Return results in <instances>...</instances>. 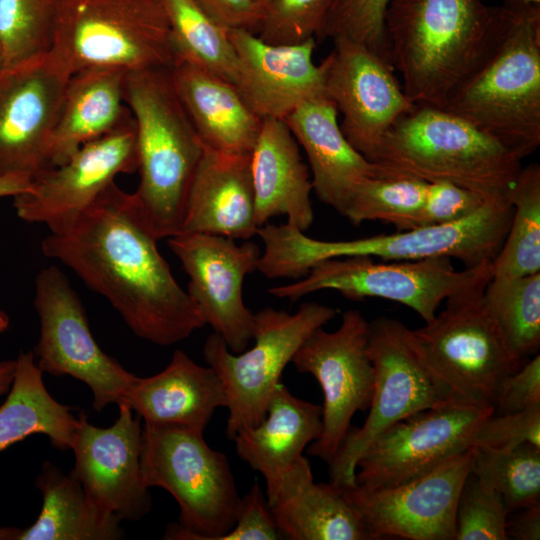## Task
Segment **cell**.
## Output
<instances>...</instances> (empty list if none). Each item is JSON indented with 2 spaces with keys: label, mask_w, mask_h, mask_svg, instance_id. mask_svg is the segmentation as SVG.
Listing matches in <instances>:
<instances>
[{
  "label": "cell",
  "mask_w": 540,
  "mask_h": 540,
  "mask_svg": "<svg viewBox=\"0 0 540 540\" xmlns=\"http://www.w3.org/2000/svg\"><path fill=\"white\" fill-rule=\"evenodd\" d=\"M158 240L134 193L113 182L78 217L49 232L41 250L106 298L136 336L170 346L205 322Z\"/></svg>",
  "instance_id": "1"
},
{
  "label": "cell",
  "mask_w": 540,
  "mask_h": 540,
  "mask_svg": "<svg viewBox=\"0 0 540 540\" xmlns=\"http://www.w3.org/2000/svg\"><path fill=\"white\" fill-rule=\"evenodd\" d=\"M510 2L391 0L385 14L390 63L416 106L443 109L500 45Z\"/></svg>",
  "instance_id": "2"
},
{
  "label": "cell",
  "mask_w": 540,
  "mask_h": 540,
  "mask_svg": "<svg viewBox=\"0 0 540 540\" xmlns=\"http://www.w3.org/2000/svg\"><path fill=\"white\" fill-rule=\"evenodd\" d=\"M512 214L511 200L490 199L471 215L453 223L341 241L314 239L288 223H266L257 230L264 244L257 270L268 279L299 280L321 261L350 256L386 261L448 257L461 261L467 268L493 263Z\"/></svg>",
  "instance_id": "3"
},
{
  "label": "cell",
  "mask_w": 540,
  "mask_h": 540,
  "mask_svg": "<svg viewBox=\"0 0 540 540\" xmlns=\"http://www.w3.org/2000/svg\"><path fill=\"white\" fill-rule=\"evenodd\" d=\"M124 100L136 127L139 185L134 193L158 239L181 233L185 204L204 152L170 69L127 72Z\"/></svg>",
  "instance_id": "4"
},
{
  "label": "cell",
  "mask_w": 540,
  "mask_h": 540,
  "mask_svg": "<svg viewBox=\"0 0 540 540\" xmlns=\"http://www.w3.org/2000/svg\"><path fill=\"white\" fill-rule=\"evenodd\" d=\"M521 161L457 115L416 105L388 130L372 160L383 175L449 182L485 199L508 200Z\"/></svg>",
  "instance_id": "5"
},
{
  "label": "cell",
  "mask_w": 540,
  "mask_h": 540,
  "mask_svg": "<svg viewBox=\"0 0 540 540\" xmlns=\"http://www.w3.org/2000/svg\"><path fill=\"white\" fill-rule=\"evenodd\" d=\"M510 3L500 45L443 109L522 160L540 145V4Z\"/></svg>",
  "instance_id": "6"
},
{
  "label": "cell",
  "mask_w": 540,
  "mask_h": 540,
  "mask_svg": "<svg viewBox=\"0 0 540 540\" xmlns=\"http://www.w3.org/2000/svg\"><path fill=\"white\" fill-rule=\"evenodd\" d=\"M488 282L448 298L425 326L408 329V338L444 401L494 410L502 383L520 366L486 309Z\"/></svg>",
  "instance_id": "7"
},
{
  "label": "cell",
  "mask_w": 540,
  "mask_h": 540,
  "mask_svg": "<svg viewBox=\"0 0 540 540\" xmlns=\"http://www.w3.org/2000/svg\"><path fill=\"white\" fill-rule=\"evenodd\" d=\"M140 468L148 488L166 490L179 506L164 539L220 540L234 527L240 496L231 466L202 431L144 422Z\"/></svg>",
  "instance_id": "8"
},
{
  "label": "cell",
  "mask_w": 540,
  "mask_h": 540,
  "mask_svg": "<svg viewBox=\"0 0 540 540\" xmlns=\"http://www.w3.org/2000/svg\"><path fill=\"white\" fill-rule=\"evenodd\" d=\"M49 53L71 75L92 67L170 69L175 62L158 0H59Z\"/></svg>",
  "instance_id": "9"
},
{
  "label": "cell",
  "mask_w": 540,
  "mask_h": 540,
  "mask_svg": "<svg viewBox=\"0 0 540 540\" xmlns=\"http://www.w3.org/2000/svg\"><path fill=\"white\" fill-rule=\"evenodd\" d=\"M337 310L316 302L300 304L290 314L267 307L254 313V346L240 353L229 350L215 332L205 340V362L220 378L227 397L226 435L233 440L242 429L258 424L281 382L283 370L306 339L333 318Z\"/></svg>",
  "instance_id": "10"
},
{
  "label": "cell",
  "mask_w": 540,
  "mask_h": 540,
  "mask_svg": "<svg viewBox=\"0 0 540 540\" xmlns=\"http://www.w3.org/2000/svg\"><path fill=\"white\" fill-rule=\"evenodd\" d=\"M492 275V263L459 271L448 257L376 262L371 256H350L321 261L303 278L272 287L269 294L291 302L327 289L350 300L382 298L409 307L426 323L443 301L488 282Z\"/></svg>",
  "instance_id": "11"
},
{
  "label": "cell",
  "mask_w": 540,
  "mask_h": 540,
  "mask_svg": "<svg viewBox=\"0 0 540 540\" xmlns=\"http://www.w3.org/2000/svg\"><path fill=\"white\" fill-rule=\"evenodd\" d=\"M33 304L40 321L33 353L42 372L82 381L90 388L98 412L125 403L137 375L100 348L81 299L57 266L38 272Z\"/></svg>",
  "instance_id": "12"
},
{
  "label": "cell",
  "mask_w": 540,
  "mask_h": 540,
  "mask_svg": "<svg viewBox=\"0 0 540 540\" xmlns=\"http://www.w3.org/2000/svg\"><path fill=\"white\" fill-rule=\"evenodd\" d=\"M402 322L379 317L369 322L368 351L374 367L369 413L361 427L350 428L329 465V483L355 485L356 463L369 445L397 421L444 401L415 354Z\"/></svg>",
  "instance_id": "13"
},
{
  "label": "cell",
  "mask_w": 540,
  "mask_h": 540,
  "mask_svg": "<svg viewBox=\"0 0 540 540\" xmlns=\"http://www.w3.org/2000/svg\"><path fill=\"white\" fill-rule=\"evenodd\" d=\"M369 322L357 309L342 314L339 328L315 330L292 359L301 373L311 374L321 386L322 432L307 454L329 464L344 442L356 412L369 408L374 367L368 351Z\"/></svg>",
  "instance_id": "14"
},
{
  "label": "cell",
  "mask_w": 540,
  "mask_h": 540,
  "mask_svg": "<svg viewBox=\"0 0 540 540\" xmlns=\"http://www.w3.org/2000/svg\"><path fill=\"white\" fill-rule=\"evenodd\" d=\"M493 413L491 408L444 402L397 421L381 433L358 459L356 484L387 488L430 472L472 449L474 431Z\"/></svg>",
  "instance_id": "15"
},
{
  "label": "cell",
  "mask_w": 540,
  "mask_h": 540,
  "mask_svg": "<svg viewBox=\"0 0 540 540\" xmlns=\"http://www.w3.org/2000/svg\"><path fill=\"white\" fill-rule=\"evenodd\" d=\"M473 448L409 482L387 488H338L372 540H455L456 509Z\"/></svg>",
  "instance_id": "16"
},
{
  "label": "cell",
  "mask_w": 540,
  "mask_h": 540,
  "mask_svg": "<svg viewBox=\"0 0 540 540\" xmlns=\"http://www.w3.org/2000/svg\"><path fill=\"white\" fill-rule=\"evenodd\" d=\"M332 42L320 63L325 95L342 116L345 138L372 162L388 130L415 105L379 55L347 38Z\"/></svg>",
  "instance_id": "17"
},
{
  "label": "cell",
  "mask_w": 540,
  "mask_h": 540,
  "mask_svg": "<svg viewBox=\"0 0 540 540\" xmlns=\"http://www.w3.org/2000/svg\"><path fill=\"white\" fill-rule=\"evenodd\" d=\"M136 127L132 115L112 132L90 141L64 163L50 166L15 195L18 217L55 231L78 217L119 174L137 171Z\"/></svg>",
  "instance_id": "18"
},
{
  "label": "cell",
  "mask_w": 540,
  "mask_h": 540,
  "mask_svg": "<svg viewBox=\"0 0 540 540\" xmlns=\"http://www.w3.org/2000/svg\"><path fill=\"white\" fill-rule=\"evenodd\" d=\"M189 277L187 293L205 325L212 327L233 353L252 339L254 313L245 305V277L257 270L260 248L253 242L204 233L183 232L167 239Z\"/></svg>",
  "instance_id": "19"
},
{
  "label": "cell",
  "mask_w": 540,
  "mask_h": 540,
  "mask_svg": "<svg viewBox=\"0 0 540 540\" xmlns=\"http://www.w3.org/2000/svg\"><path fill=\"white\" fill-rule=\"evenodd\" d=\"M71 74L50 53L0 71V177L32 179L50 149Z\"/></svg>",
  "instance_id": "20"
},
{
  "label": "cell",
  "mask_w": 540,
  "mask_h": 540,
  "mask_svg": "<svg viewBox=\"0 0 540 540\" xmlns=\"http://www.w3.org/2000/svg\"><path fill=\"white\" fill-rule=\"evenodd\" d=\"M115 422L101 428L79 415L71 473L88 496L121 521H139L151 510L152 499L140 468V417L126 403L118 405Z\"/></svg>",
  "instance_id": "21"
},
{
  "label": "cell",
  "mask_w": 540,
  "mask_h": 540,
  "mask_svg": "<svg viewBox=\"0 0 540 540\" xmlns=\"http://www.w3.org/2000/svg\"><path fill=\"white\" fill-rule=\"evenodd\" d=\"M228 36L236 56L232 84L260 119L284 120L303 102L326 96L322 66L313 61L315 38L273 45L245 29Z\"/></svg>",
  "instance_id": "22"
},
{
  "label": "cell",
  "mask_w": 540,
  "mask_h": 540,
  "mask_svg": "<svg viewBox=\"0 0 540 540\" xmlns=\"http://www.w3.org/2000/svg\"><path fill=\"white\" fill-rule=\"evenodd\" d=\"M284 121L307 156L316 196L345 216L357 189L382 168L348 142L326 96L303 102Z\"/></svg>",
  "instance_id": "23"
},
{
  "label": "cell",
  "mask_w": 540,
  "mask_h": 540,
  "mask_svg": "<svg viewBox=\"0 0 540 540\" xmlns=\"http://www.w3.org/2000/svg\"><path fill=\"white\" fill-rule=\"evenodd\" d=\"M257 230L250 154L205 147L188 191L181 233L248 240Z\"/></svg>",
  "instance_id": "24"
},
{
  "label": "cell",
  "mask_w": 540,
  "mask_h": 540,
  "mask_svg": "<svg viewBox=\"0 0 540 540\" xmlns=\"http://www.w3.org/2000/svg\"><path fill=\"white\" fill-rule=\"evenodd\" d=\"M250 170L258 228L286 216V223L305 232L314 220L313 185L299 144L284 120H262L250 153Z\"/></svg>",
  "instance_id": "25"
},
{
  "label": "cell",
  "mask_w": 540,
  "mask_h": 540,
  "mask_svg": "<svg viewBox=\"0 0 540 540\" xmlns=\"http://www.w3.org/2000/svg\"><path fill=\"white\" fill-rule=\"evenodd\" d=\"M322 428V406L294 396L280 382L263 419L240 430L233 441L239 458L264 477L268 496L320 436Z\"/></svg>",
  "instance_id": "26"
},
{
  "label": "cell",
  "mask_w": 540,
  "mask_h": 540,
  "mask_svg": "<svg viewBox=\"0 0 540 540\" xmlns=\"http://www.w3.org/2000/svg\"><path fill=\"white\" fill-rule=\"evenodd\" d=\"M125 403L146 423L181 425L204 432L214 412L226 408L227 397L211 367L198 365L177 349L161 372L137 376Z\"/></svg>",
  "instance_id": "27"
},
{
  "label": "cell",
  "mask_w": 540,
  "mask_h": 540,
  "mask_svg": "<svg viewBox=\"0 0 540 540\" xmlns=\"http://www.w3.org/2000/svg\"><path fill=\"white\" fill-rule=\"evenodd\" d=\"M170 74L205 147L228 154L251 153L262 119L231 82L188 62H176Z\"/></svg>",
  "instance_id": "28"
},
{
  "label": "cell",
  "mask_w": 540,
  "mask_h": 540,
  "mask_svg": "<svg viewBox=\"0 0 540 540\" xmlns=\"http://www.w3.org/2000/svg\"><path fill=\"white\" fill-rule=\"evenodd\" d=\"M126 74L119 68L92 67L70 76L53 132L50 166L64 163L131 116L124 100Z\"/></svg>",
  "instance_id": "29"
},
{
  "label": "cell",
  "mask_w": 540,
  "mask_h": 540,
  "mask_svg": "<svg viewBox=\"0 0 540 540\" xmlns=\"http://www.w3.org/2000/svg\"><path fill=\"white\" fill-rule=\"evenodd\" d=\"M42 494L36 521L21 531L18 540H116L125 537L121 520L85 492L70 472L49 461L35 481Z\"/></svg>",
  "instance_id": "30"
},
{
  "label": "cell",
  "mask_w": 540,
  "mask_h": 540,
  "mask_svg": "<svg viewBox=\"0 0 540 540\" xmlns=\"http://www.w3.org/2000/svg\"><path fill=\"white\" fill-rule=\"evenodd\" d=\"M8 392L0 406V452L33 434L46 435L56 449H72L79 417L50 395L33 351L19 354Z\"/></svg>",
  "instance_id": "31"
},
{
  "label": "cell",
  "mask_w": 540,
  "mask_h": 540,
  "mask_svg": "<svg viewBox=\"0 0 540 540\" xmlns=\"http://www.w3.org/2000/svg\"><path fill=\"white\" fill-rule=\"evenodd\" d=\"M269 506L283 539L372 540L342 492L313 475Z\"/></svg>",
  "instance_id": "32"
},
{
  "label": "cell",
  "mask_w": 540,
  "mask_h": 540,
  "mask_svg": "<svg viewBox=\"0 0 540 540\" xmlns=\"http://www.w3.org/2000/svg\"><path fill=\"white\" fill-rule=\"evenodd\" d=\"M483 298L511 357L521 367L540 347V272L492 276Z\"/></svg>",
  "instance_id": "33"
},
{
  "label": "cell",
  "mask_w": 540,
  "mask_h": 540,
  "mask_svg": "<svg viewBox=\"0 0 540 540\" xmlns=\"http://www.w3.org/2000/svg\"><path fill=\"white\" fill-rule=\"evenodd\" d=\"M158 1L168 20L174 64L188 62L233 83L236 56L228 30L212 21L194 0Z\"/></svg>",
  "instance_id": "34"
},
{
  "label": "cell",
  "mask_w": 540,
  "mask_h": 540,
  "mask_svg": "<svg viewBox=\"0 0 540 540\" xmlns=\"http://www.w3.org/2000/svg\"><path fill=\"white\" fill-rule=\"evenodd\" d=\"M513 214L500 251L492 263L496 277L540 272V166L522 167L511 194Z\"/></svg>",
  "instance_id": "35"
},
{
  "label": "cell",
  "mask_w": 540,
  "mask_h": 540,
  "mask_svg": "<svg viewBox=\"0 0 540 540\" xmlns=\"http://www.w3.org/2000/svg\"><path fill=\"white\" fill-rule=\"evenodd\" d=\"M471 472L481 485L501 495L509 513L540 504V447L534 444L473 448Z\"/></svg>",
  "instance_id": "36"
},
{
  "label": "cell",
  "mask_w": 540,
  "mask_h": 540,
  "mask_svg": "<svg viewBox=\"0 0 540 540\" xmlns=\"http://www.w3.org/2000/svg\"><path fill=\"white\" fill-rule=\"evenodd\" d=\"M428 183L417 178L379 175L366 180L354 194L345 216L352 224L380 221L397 231L416 228Z\"/></svg>",
  "instance_id": "37"
},
{
  "label": "cell",
  "mask_w": 540,
  "mask_h": 540,
  "mask_svg": "<svg viewBox=\"0 0 540 540\" xmlns=\"http://www.w3.org/2000/svg\"><path fill=\"white\" fill-rule=\"evenodd\" d=\"M59 0H0L3 68L49 53Z\"/></svg>",
  "instance_id": "38"
},
{
  "label": "cell",
  "mask_w": 540,
  "mask_h": 540,
  "mask_svg": "<svg viewBox=\"0 0 540 540\" xmlns=\"http://www.w3.org/2000/svg\"><path fill=\"white\" fill-rule=\"evenodd\" d=\"M252 33L273 45H295L319 35L330 0H253Z\"/></svg>",
  "instance_id": "39"
},
{
  "label": "cell",
  "mask_w": 540,
  "mask_h": 540,
  "mask_svg": "<svg viewBox=\"0 0 540 540\" xmlns=\"http://www.w3.org/2000/svg\"><path fill=\"white\" fill-rule=\"evenodd\" d=\"M391 0H330L317 43L347 38L379 55L389 65L385 14Z\"/></svg>",
  "instance_id": "40"
},
{
  "label": "cell",
  "mask_w": 540,
  "mask_h": 540,
  "mask_svg": "<svg viewBox=\"0 0 540 540\" xmlns=\"http://www.w3.org/2000/svg\"><path fill=\"white\" fill-rule=\"evenodd\" d=\"M508 514L501 495L470 471L457 503L455 540H507Z\"/></svg>",
  "instance_id": "41"
},
{
  "label": "cell",
  "mask_w": 540,
  "mask_h": 540,
  "mask_svg": "<svg viewBox=\"0 0 540 540\" xmlns=\"http://www.w3.org/2000/svg\"><path fill=\"white\" fill-rule=\"evenodd\" d=\"M525 442L540 447V405L509 414H491L473 433L472 448L501 449Z\"/></svg>",
  "instance_id": "42"
},
{
  "label": "cell",
  "mask_w": 540,
  "mask_h": 540,
  "mask_svg": "<svg viewBox=\"0 0 540 540\" xmlns=\"http://www.w3.org/2000/svg\"><path fill=\"white\" fill-rule=\"evenodd\" d=\"M486 200L490 199L449 182L428 183L416 228L459 221L477 211Z\"/></svg>",
  "instance_id": "43"
},
{
  "label": "cell",
  "mask_w": 540,
  "mask_h": 540,
  "mask_svg": "<svg viewBox=\"0 0 540 540\" xmlns=\"http://www.w3.org/2000/svg\"><path fill=\"white\" fill-rule=\"evenodd\" d=\"M283 539L272 510L258 482L240 497L234 527L220 540Z\"/></svg>",
  "instance_id": "44"
},
{
  "label": "cell",
  "mask_w": 540,
  "mask_h": 540,
  "mask_svg": "<svg viewBox=\"0 0 540 540\" xmlns=\"http://www.w3.org/2000/svg\"><path fill=\"white\" fill-rule=\"evenodd\" d=\"M540 405V356L534 355L502 383L494 414H509Z\"/></svg>",
  "instance_id": "45"
},
{
  "label": "cell",
  "mask_w": 540,
  "mask_h": 540,
  "mask_svg": "<svg viewBox=\"0 0 540 540\" xmlns=\"http://www.w3.org/2000/svg\"><path fill=\"white\" fill-rule=\"evenodd\" d=\"M203 12L220 27L245 29L254 25L253 0H194Z\"/></svg>",
  "instance_id": "46"
},
{
  "label": "cell",
  "mask_w": 540,
  "mask_h": 540,
  "mask_svg": "<svg viewBox=\"0 0 540 540\" xmlns=\"http://www.w3.org/2000/svg\"><path fill=\"white\" fill-rule=\"evenodd\" d=\"M511 518L507 517V539H540V504L519 508Z\"/></svg>",
  "instance_id": "47"
},
{
  "label": "cell",
  "mask_w": 540,
  "mask_h": 540,
  "mask_svg": "<svg viewBox=\"0 0 540 540\" xmlns=\"http://www.w3.org/2000/svg\"><path fill=\"white\" fill-rule=\"evenodd\" d=\"M32 178L24 175L0 177V198L12 196L27 191L32 185Z\"/></svg>",
  "instance_id": "48"
},
{
  "label": "cell",
  "mask_w": 540,
  "mask_h": 540,
  "mask_svg": "<svg viewBox=\"0 0 540 540\" xmlns=\"http://www.w3.org/2000/svg\"><path fill=\"white\" fill-rule=\"evenodd\" d=\"M16 368V360L0 362V396L9 391Z\"/></svg>",
  "instance_id": "49"
},
{
  "label": "cell",
  "mask_w": 540,
  "mask_h": 540,
  "mask_svg": "<svg viewBox=\"0 0 540 540\" xmlns=\"http://www.w3.org/2000/svg\"><path fill=\"white\" fill-rule=\"evenodd\" d=\"M21 531L17 527H0V540H18Z\"/></svg>",
  "instance_id": "50"
},
{
  "label": "cell",
  "mask_w": 540,
  "mask_h": 540,
  "mask_svg": "<svg viewBox=\"0 0 540 540\" xmlns=\"http://www.w3.org/2000/svg\"><path fill=\"white\" fill-rule=\"evenodd\" d=\"M9 326V317L0 310V333L4 332Z\"/></svg>",
  "instance_id": "51"
},
{
  "label": "cell",
  "mask_w": 540,
  "mask_h": 540,
  "mask_svg": "<svg viewBox=\"0 0 540 540\" xmlns=\"http://www.w3.org/2000/svg\"><path fill=\"white\" fill-rule=\"evenodd\" d=\"M505 2H519V3H529V4H540V0H505Z\"/></svg>",
  "instance_id": "52"
},
{
  "label": "cell",
  "mask_w": 540,
  "mask_h": 540,
  "mask_svg": "<svg viewBox=\"0 0 540 540\" xmlns=\"http://www.w3.org/2000/svg\"><path fill=\"white\" fill-rule=\"evenodd\" d=\"M3 69V57H2V51L0 47V71Z\"/></svg>",
  "instance_id": "53"
}]
</instances>
